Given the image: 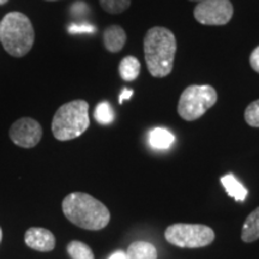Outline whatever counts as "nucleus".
<instances>
[{"label":"nucleus","mask_w":259,"mask_h":259,"mask_svg":"<svg viewBox=\"0 0 259 259\" xmlns=\"http://www.w3.org/2000/svg\"><path fill=\"white\" fill-rule=\"evenodd\" d=\"M177 38L164 27H153L144 37V58L149 72L155 78L167 77L174 66Z\"/></svg>","instance_id":"f257e3e1"},{"label":"nucleus","mask_w":259,"mask_h":259,"mask_svg":"<svg viewBox=\"0 0 259 259\" xmlns=\"http://www.w3.org/2000/svg\"><path fill=\"white\" fill-rule=\"evenodd\" d=\"M63 212L71 223L88 231L103 229L111 220L105 204L84 192L67 194L63 200Z\"/></svg>","instance_id":"f03ea898"},{"label":"nucleus","mask_w":259,"mask_h":259,"mask_svg":"<svg viewBox=\"0 0 259 259\" xmlns=\"http://www.w3.org/2000/svg\"><path fill=\"white\" fill-rule=\"evenodd\" d=\"M0 41L12 57H24L32 48L35 31L27 16L21 12H10L0 22Z\"/></svg>","instance_id":"7ed1b4c3"},{"label":"nucleus","mask_w":259,"mask_h":259,"mask_svg":"<svg viewBox=\"0 0 259 259\" xmlns=\"http://www.w3.org/2000/svg\"><path fill=\"white\" fill-rule=\"evenodd\" d=\"M90 125L89 105L74 100L60 107L52 120V132L58 141H71L87 131Z\"/></svg>","instance_id":"20e7f679"},{"label":"nucleus","mask_w":259,"mask_h":259,"mask_svg":"<svg viewBox=\"0 0 259 259\" xmlns=\"http://www.w3.org/2000/svg\"><path fill=\"white\" fill-rule=\"evenodd\" d=\"M218 102V92L208 84L187 87L178 103V113L184 120L193 121L205 114Z\"/></svg>","instance_id":"39448f33"},{"label":"nucleus","mask_w":259,"mask_h":259,"mask_svg":"<svg viewBox=\"0 0 259 259\" xmlns=\"http://www.w3.org/2000/svg\"><path fill=\"white\" fill-rule=\"evenodd\" d=\"M164 238L169 244L183 248H199L212 244L215 232L205 225L176 223L168 227Z\"/></svg>","instance_id":"423d86ee"},{"label":"nucleus","mask_w":259,"mask_h":259,"mask_svg":"<svg viewBox=\"0 0 259 259\" xmlns=\"http://www.w3.org/2000/svg\"><path fill=\"white\" fill-rule=\"evenodd\" d=\"M233 14L234 9L229 0H203L193 10L196 21L204 25H225Z\"/></svg>","instance_id":"0eeeda50"},{"label":"nucleus","mask_w":259,"mask_h":259,"mask_svg":"<svg viewBox=\"0 0 259 259\" xmlns=\"http://www.w3.org/2000/svg\"><path fill=\"white\" fill-rule=\"evenodd\" d=\"M10 138L16 145L22 148H34L42 138V127L31 118H21L10 128Z\"/></svg>","instance_id":"6e6552de"},{"label":"nucleus","mask_w":259,"mask_h":259,"mask_svg":"<svg viewBox=\"0 0 259 259\" xmlns=\"http://www.w3.org/2000/svg\"><path fill=\"white\" fill-rule=\"evenodd\" d=\"M25 244L35 251L51 252L56 247V238L48 229L32 227L25 232Z\"/></svg>","instance_id":"1a4fd4ad"},{"label":"nucleus","mask_w":259,"mask_h":259,"mask_svg":"<svg viewBox=\"0 0 259 259\" xmlns=\"http://www.w3.org/2000/svg\"><path fill=\"white\" fill-rule=\"evenodd\" d=\"M103 44L107 51L118 53L126 44V32L120 25H111L103 32Z\"/></svg>","instance_id":"9d476101"},{"label":"nucleus","mask_w":259,"mask_h":259,"mask_svg":"<svg viewBox=\"0 0 259 259\" xmlns=\"http://www.w3.org/2000/svg\"><path fill=\"white\" fill-rule=\"evenodd\" d=\"M127 259H157V250L147 241H135L126 251Z\"/></svg>","instance_id":"9b49d317"},{"label":"nucleus","mask_w":259,"mask_h":259,"mask_svg":"<svg viewBox=\"0 0 259 259\" xmlns=\"http://www.w3.org/2000/svg\"><path fill=\"white\" fill-rule=\"evenodd\" d=\"M221 184L227 191V194L234 198L236 202H244L247 197V189L233 174H227V176L222 177Z\"/></svg>","instance_id":"f8f14e48"},{"label":"nucleus","mask_w":259,"mask_h":259,"mask_svg":"<svg viewBox=\"0 0 259 259\" xmlns=\"http://www.w3.org/2000/svg\"><path fill=\"white\" fill-rule=\"evenodd\" d=\"M259 239V206L254 209L245 220L241 231V240L244 242H254Z\"/></svg>","instance_id":"ddd939ff"},{"label":"nucleus","mask_w":259,"mask_h":259,"mask_svg":"<svg viewBox=\"0 0 259 259\" xmlns=\"http://www.w3.org/2000/svg\"><path fill=\"white\" fill-rule=\"evenodd\" d=\"M148 139L149 144H150L154 149L164 150V149H168L174 143L176 137H174V135L171 134L170 131H168L167 128L156 127L151 130Z\"/></svg>","instance_id":"4468645a"},{"label":"nucleus","mask_w":259,"mask_h":259,"mask_svg":"<svg viewBox=\"0 0 259 259\" xmlns=\"http://www.w3.org/2000/svg\"><path fill=\"white\" fill-rule=\"evenodd\" d=\"M141 72V63L134 56H127L119 64V73L126 82H134Z\"/></svg>","instance_id":"2eb2a0df"},{"label":"nucleus","mask_w":259,"mask_h":259,"mask_svg":"<svg viewBox=\"0 0 259 259\" xmlns=\"http://www.w3.org/2000/svg\"><path fill=\"white\" fill-rule=\"evenodd\" d=\"M67 253L72 259H95L92 248L82 241H71L67 245Z\"/></svg>","instance_id":"dca6fc26"},{"label":"nucleus","mask_w":259,"mask_h":259,"mask_svg":"<svg viewBox=\"0 0 259 259\" xmlns=\"http://www.w3.org/2000/svg\"><path fill=\"white\" fill-rule=\"evenodd\" d=\"M95 120L101 125H109L114 121L115 114L113 111L111 103L103 101L99 103L95 109Z\"/></svg>","instance_id":"f3484780"},{"label":"nucleus","mask_w":259,"mask_h":259,"mask_svg":"<svg viewBox=\"0 0 259 259\" xmlns=\"http://www.w3.org/2000/svg\"><path fill=\"white\" fill-rule=\"evenodd\" d=\"M100 5L108 14L119 15L130 8L131 0H100Z\"/></svg>","instance_id":"a211bd4d"},{"label":"nucleus","mask_w":259,"mask_h":259,"mask_svg":"<svg viewBox=\"0 0 259 259\" xmlns=\"http://www.w3.org/2000/svg\"><path fill=\"white\" fill-rule=\"evenodd\" d=\"M245 120L252 127H259V100L247 106L245 111Z\"/></svg>","instance_id":"6ab92c4d"},{"label":"nucleus","mask_w":259,"mask_h":259,"mask_svg":"<svg viewBox=\"0 0 259 259\" xmlns=\"http://www.w3.org/2000/svg\"><path fill=\"white\" fill-rule=\"evenodd\" d=\"M95 27L89 23H72L69 25L70 34H93Z\"/></svg>","instance_id":"aec40b11"},{"label":"nucleus","mask_w":259,"mask_h":259,"mask_svg":"<svg viewBox=\"0 0 259 259\" xmlns=\"http://www.w3.org/2000/svg\"><path fill=\"white\" fill-rule=\"evenodd\" d=\"M71 14L74 18H83L89 14V6L85 3L77 2L71 6Z\"/></svg>","instance_id":"412c9836"},{"label":"nucleus","mask_w":259,"mask_h":259,"mask_svg":"<svg viewBox=\"0 0 259 259\" xmlns=\"http://www.w3.org/2000/svg\"><path fill=\"white\" fill-rule=\"evenodd\" d=\"M250 64L255 72L259 73V46L251 53Z\"/></svg>","instance_id":"4be33fe9"},{"label":"nucleus","mask_w":259,"mask_h":259,"mask_svg":"<svg viewBox=\"0 0 259 259\" xmlns=\"http://www.w3.org/2000/svg\"><path fill=\"white\" fill-rule=\"evenodd\" d=\"M132 95H134V90L125 88L121 92L120 96H119V103H120V105H121V103L124 102V100H130L132 97Z\"/></svg>","instance_id":"5701e85b"},{"label":"nucleus","mask_w":259,"mask_h":259,"mask_svg":"<svg viewBox=\"0 0 259 259\" xmlns=\"http://www.w3.org/2000/svg\"><path fill=\"white\" fill-rule=\"evenodd\" d=\"M108 259H127V257H126V252L116 251V252H114V253H112L111 257H109Z\"/></svg>","instance_id":"b1692460"},{"label":"nucleus","mask_w":259,"mask_h":259,"mask_svg":"<svg viewBox=\"0 0 259 259\" xmlns=\"http://www.w3.org/2000/svg\"><path fill=\"white\" fill-rule=\"evenodd\" d=\"M9 0H0V5H4V4H6V3H8Z\"/></svg>","instance_id":"393cba45"},{"label":"nucleus","mask_w":259,"mask_h":259,"mask_svg":"<svg viewBox=\"0 0 259 259\" xmlns=\"http://www.w3.org/2000/svg\"><path fill=\"white\" fill-rule=\"evenodd\" d=\"M2 238H3V233H2V228H0V242H2Z\"/></svg>","instance_id":"a878e982"},{"label":"nucleus","mask_w":259,"mask_h":259,"mask_svg":"<svg viewBox=\"0 0 259 259\" xmlns=\"http://www.w3.org/2000/svg\"><path fill=\"white\" fill-rule=\"evenodd\" d=\"M190 2H203V0H190Z\"/></svg>","instance_id":"bb28decb"},{"label":"nucleus","mask_w":259,"mask_h":259,"mask_svg":"<svg viewBox=\"0 0 259 259\" xmlns=\"http://www.w3.org/2000/svg\"><path fill=\"white\" fill-rule=\"evenodd\" d=\"M50 2H54V0H50Z\"/></svg>","instance_id":"cd10ccee"}]
</instances>
